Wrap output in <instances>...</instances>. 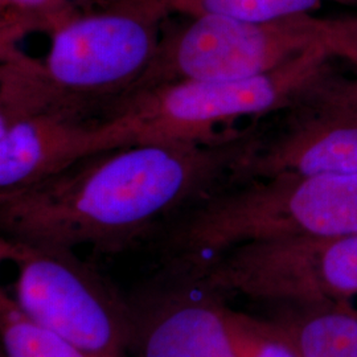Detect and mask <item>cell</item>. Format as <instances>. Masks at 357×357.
<instances>
[{
    "mask_svg": "<svg viewBox=\"0 0 357 357\" xmlns=\"http://www.w3.org/2000/svg\"><path fill=\"white\" fill-rule=\"evenodd\" d=\"M184 271L220 295L357 311V236L243 243Z\"/></svg>",
    "mask_w": 357,
    "mask_h": 357,
    "instance_id": "obj_6",
    "label": "cell"
},
{
    "mask_svg": "<svg viewBox=\"0 0 357 357\" xmlns=\"http://www.w3.org/2000/svg\"><path fill=\"white\" fill-rule=\"evenodd\" d=\"M320 43L330 56H340L357 64V17L321 19Z\"/></svg>",
    "mask_w": 357,
    "mask_h": 357,
    "instance_id": "obj_16",
    "label": "cell"
},
{
    "mask_svg": "<svg viewBox=\"0 0 357 357\" xmlns=\"http://www.w3.org/2000/svg\"><path fill=\"white\" fill-rule=\"evenodd\" d=\"M227 318L237 357H298L270 320L255 319L229 307Z\"/></svg>",
    "mask_w": 357,
    "mask_h": 357,
    "instance_id": "obj_15",
    "label": "cell"
},
{
    "mask_svg": "<svg viewBox=\"0 0 357 357\" xmlns=\"http://www.w3.org/2000/svg\"><path fill=\"white\" fill-rule=\"evenodd\" d=\"M259 141L250 128L216 141L139 142L93 153L0 195L1 237L121 252L229 184Z\"/></svg>",
    "mask_w": 357,
    "mask_h": 357,
    "instance_id": "obj_1",
    "label": "cell"
},
{
    "mask_svg": "<svg viewBox=\"0 0 357 357\" xmlns=\"http://www.w3.org/2000/svg\"><path fill=\"white\" fill-rule=\"evenodd\" d=\"M270 321L298 357H357V317L347 308L283 306Z\"/></svg>",
    "mask_w": 357,
    "mask_h": 357,
    "instance_id": "obj_11",
    "label": "cell"
},
{
    "mask_svg": "<svg viewBox=\"0 0 357 357\" xmlns=\"http://www.w3.org/2000/svg\"><path fill=\"white\" fill-rule=\"evenodd\" d=\"M323 0H171L172 13L181 15H222L253 23H268L306 15Z\"/></svg>",
    "mask_w": 357,
    "mask_h": 357,
    "instance_id": "obj_13",
    "label": "cell"
},
{
    "mask_svg": "<svg viewBox=\"0 0 357 357\" xmlns=\"http://www.w3.org/2000/svg\"><path fill=\"white\" fill-rule=\"evenodd\" d=\"M319 112L298 118L273 141L261 139L236 169L231 184L277 175L357 172V116Z\"/></svg>",
    "mask_w": 357,
    "mask_h": 357,
    "instance_id": "obj_10",
    "label": "cell"
},
{
    "mask_svg": "<svg viewBox=\"0 0 357 357\" xmlns=\"http://www.w3.org/2000/svg\"><path fill=\"white\" fill-rule=\"evenodd\" d=\"M185 16L183 23L165 26L153 63L126 97L171 84L264 75L319 45L321 36V19L310 13L268 23Z\"/></svg>",
    "mask_w": 357,
    "mask_h": 357,
    "instance_id": "obj_7",
    "label": "cell"
},
{
    "mask_svg": "<svg viewBox=\"0 0 357 357\" xmlns=\"http://www.w3.org/2000/svg\"><path fill=\"white\" fill-rule=\"evenodd\" d=\"M330 57L319 44L264 75L158 86L115 103L106 118L119 125L123 146L216 141L237 131L230 125L243 118L301 106L319 84Z\"/></svg>",
    "mask_w": 357,
    "mask_h": 357,
    "instance_id": "obj_4",
    "label": "cell"
},
{
    "mask_svg": "<svg viewBox=\"0 0 357 357\" xmlns=\"http://www.w3.org/2000/svg\"><path fill=\"white\" fill-rule=\"evenodd\" d=\"M3 357H98L31 321L10 294L0 295Z\"/></svg>",
    "mask_w": 357,
    "mask_h": 357,
    "instance_id": "obj_12",
    "label": "cell"
},
{
    "mask_svg": "<svg viewBox=\"0 0 357 357\" xmlns=\"http://www.w3.org/2000/svg\"><path fill=\"white\" fill-rule=\"evenodd\" d=\"M119 146L121 128L109 118L60 110L0 115V195L28 188Z\"/></svg>",
    "mask_w": 357,
    "mask_h": 357,
    "instance_id": "obj_8",
    "label": "cell"
},
{
    "mask_svg": "<svg viewBox=\"0 0 357 357\" xmlns=\"http://www.w3.org/2000/svg\"><path fill=\"white\" fill-rule=\"evenodd\" d=\"M311 101H318L319 109L337 114L357 116V77L324 90V96L312 91Z\"/></svg>",
    "mask_w": 357,
    "mask_h": 357,
    "instance_id": "obj_17",
    "label": "cell"
},
{
    "mask_svg": "<svg viewBox=\"0 0 357 357\" xmlns=\"http://www.w3.org/2000/svg\"><path fill=\"white\" fill-rule=\"evenodd\" d=\"M171 13V0H97L56 24L41 60L0 48V115L105 118L153 63Z\"/></svg>",
    "mask_w": 357,
    "mask_h": 357,
    "instance_id": "obj_2",
    "label": "cell"
},
{
    "mask_svg": "<svg viewBox=\"0 0 357 357\" xmlns=\"http://www.w3.org/2000/svg\"><path fill=\"white\" fill-rule=\"evenodd\" d=\"M73 1H75L76 6H86V4L94 3V1H97V0H73Z\"/></svg>",
    "mask_w": 357,
    "mask_h": 357,
    "instance_id": "obj_18",
    "label": "cell"
},
{
    "mask_svg": "<svg viewBox=\"0 0 357 357\" xmlns=\"http://www.w3.org/2000/svg\"><path fill=\"white\" fill-rule=\"evenodd\" d=\"M75 7L73 0H0V48L31 32H51Z\"/></svg>",
    "mask_w": 357,
    "mask_h": 357,
    "instance_id": "obj_14",
    "label": "cell"
},
{
    "mask_svg": "<svg viewBox=\"0 0 357 357\" xmlns=\"http://www.w3.org/2000/svg\"><path fill=\"white\" fill-rule=\"evenodd\" d=\"M135 307V357H237L220 294L184 271Z\"/></svg>",
    "mask_w": 357,
    "mask_h": 357,
    "instance_id": "obj_9",
    "label": "cell"
},
{
    "mask_svg": "<svg viewBox=\"0 0 357 357\" xmlns=\"http://www.w3.org/2000/svg\"><path fill=\"white\" fill-rule=\"evenodd\" d=\"M343 236H357V172L277 175L224 185L159 233L176 268H197L246 243Z\"/></svg>",
    "mask_w": 357,
    "mask_h": 357,
    "instance_id": "obj_3",
    "label": "cell"
},
{
    "mask_svg": "<svg viewBox=\"0 0 357 357\" xmlns=\"http://www.w3.org/2000/svg\"><path fill=\"white\" fill-rule=\"evenodd\" d=\"M347 310H349V308H347ZM349 311H352V312H354V314H355V315H356V317H357L356 310H349Z\"/></svg>",
    "mask_w": 357,
    "mask_h": 357,
    "instance_id": "obj_19",
    "label": "cell"
},
{
    "mask_svg": "<svg viewBox=\"0 0 357 357\" xmlns=\"http://www.w3.org/2000/svg\"><path fill=\"white\" fill-rule=\"evenodd\" d=\"M0 257L16 268L13 302L28 319L98 357H130L135 306L72 249L0 238Z\"/></svg>",
    "mask_w": 357,
    "mask_h": 357,
    "instance_id": "obj_5",
    "label": "cell"
}]
</instances>
